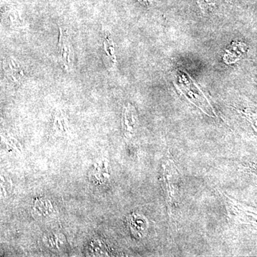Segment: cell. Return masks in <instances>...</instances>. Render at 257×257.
I'll list each match as a JSON object with an SVG mask.
<instances>
[{
	"label": "cell",
	"mask_w": 257,
	"mask_h": 257,
	"mask_svg": "<svg viewBox=\"0 0 257 257\" xmlns=\"http://www.w3.org/2000/svg\"><path fill=\"white\" fill-rule=\"evenodd\" d=\"M163 178L165 183L167 200L170 216H173L181 197L180 175L173 160H167L164 164Z\"/></svg>",
	"instance_id": "cell-1"
},
{
	"label": "cell",
	"mask_w": 257,
	"mask_h": 257,
	"mask_svg": "<svg viewBox=\"0 0 257 257\" xmlns=\"http://www.w3.org/2000/svg\"><path fill=\"white\" fill-rule=\"evenodd\" d=\"M219 193L224 200L230 221L236 224H250L253 226L256 225V208L249 207L243 203L238 202L229 197L224 192Z\"/></svg>",
	"instance_id": "cell-2"
},
{
	"label": "cell",
	"mask_w": 257,
	"mask_h": 257,
	"mask_svg": "<svg viewBox=\"0 0 257 257\" xmlns=\"http://www.w3.org/2000/svg\"><path fill=\"white\" fill-rule=\"evenodd\" d=\"M57 59L59 64L66 72H72L74 64V50L70 37L64 28H60Z\"/></svg>",
	"instance_id": "cell-3"
},
{
	"label": "cell",
	"mask_w": 257,
	"mask_h": 257,
	"mask_svg": "<svg viewBox=\"0 0 257 257\" xmlns=\"http://www.w3.org/2000/svg\"><path fill=\"white\" fill-rule=\"evenodd\" d=\"M5 75L10 82L20 84L26 79V70L25 65L14 56L7 57L3 62Z\"/></svg>",
	"instance_id": "cell-4"
},
{
	"label": "cell",
	"mask_w": 257,
	"mask_h": 257,
	"mask_svg": "<svg viewBox=\"0 0 257 257\" xmlns=\"http://www.w3.org/2000/svg\"><path fill=\"white\" fill-rule=\"evenodd\" d=\"M127 223L130 231L136 238H143L146 235L148 224L147 219L141 214L134 212L127 218Z\"/></svg>",
	"instance_id": "cell-5"
},
{
	"label": "cell",
	"mask_w": 257,
	"mask_h": 257,
	"mask_svg": "<svg viewBox=\"0 0 257 257\" xmlns=\"http://www.w3.org/2000/svg\"><path fill=\"white\" fill-rule=\"evenodd\" d=\"M137 118L135 109L128 104L125 106L122 114V128L124 135L127 138H132L136 132Z\"/></svg>",
	"instance_id": "cell-6"
}]
</instances>
